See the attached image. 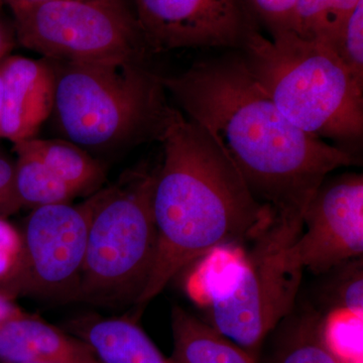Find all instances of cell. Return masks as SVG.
Segmentation results:
<instances>
[{"label": "cell", "instance_id": "5b68a950", "mask_svg": "<svg viewBox=\"0 0 363 363\" xmlns=\"http://www.w3.org/2000/svg\"><path fill=\"white\" fill-rule=\"evenodd\" d=\"M156 176L157 169L131 172L97 193L74 300L107 304L140 297L156 257Z\"/></svg>", "mask_w": 363, "mask_h": 363}, {"label": "cell", "instance_id": "52a82bcc", "mask_svg": "<svg viewBox=\"0 0 363 363\" xmlns=\"http://www.w3.org/2000/svg\"><path fill=\"white\" fill-rule=\"evenodd\" d=\"M11 13L16 40L51 61H143L147 49L126 0H54Z\"/></svg>", "mask_w": 363, "mask_h": 363}, {"label": "cell", "instance_id": "44dd1931", "mask_svg": "<svg viewBox=\"0 0 363 363\" xmlns=\"http://www.w3.org/2000/svg\"><path fill=\"white\" fill-rule=\"evenodd\" d=\"M23 238L4 217H0V286H6L20 267Z\"/></svg>", "mask_w": 363, "mask_h": 363}, {"label": "cell", "instance_id": "d6986e66", "mask_svg": "<svg viewBox=\"0 0 363 363\" xmlns=\"http://www.w3.org/2000/svg\"><path fill=\"white\" fill-rule=\"evenodd\" d=\"M318 292L322 309L332 313L362 315L363 309L362 257L350 260L324 272Z\"/></svg>", "mask_w": 363, "mask_h": 363}, {"label": "cell", "instance_id": "ac0fdd59", "mask_svg": "<svg viewBox=\"0 0 363 363\" xmlns=\"http://www.w3.org/2000/svg\"><path fill=\"white\" fill-rule=\"evenodd\" d=\"M360 0H295L293 32L330 45Z\"/></svg>", "mask_w": 363, "mask_h": 363}, {"label": "cell", "instance_id": "8992f818", "mask_svg": "<svg viewBox=\"0 0 363 363\" xmlns=\"http://www.w3.org/2000/svg\"><path fill=\"white\" fill-rule=\"evenodd\" d=\"M302 228L274 216L250 243L235 276L206 298L203 320L257 362L267 336L297 302L304 269L293 245Z\"/></svg>", "mask_w": 363, "mask_h": 363}, {"label": "cell", "instance_id": "277c9868", "mask_svg": "<svg viewBox=\"0 0 363 363\" xmlns=\"http://www.w3.org/2000/svg\"><path fill=\"white\" fill-rule=\"evenodd\" d=\"M48 61L56 80L52 112L67 140L108 150L157 138L169 105L159 74L143 61Z\"/></svg>", "mask_w": 363, "mask_h": 363}, {"label": "cell", "instance_id": "cb8c5ba5", "mask_svg": "<svg viewBox=\"0 0 363 363\" xmlns=\"http://www.w3.org/2000/svg\"><path fill=\"white\" fill-rule=\"evenodd\" d=\"M16 298L18 297L11 291L7 290L4 286H0V326L6 323L7 320L23 311L16 305Z\"/></svg>", "mask_w": 363, "mask_h": 363}, {"label": "cell", "instance_id": "d4e9b609", "mask_svg": "<svg viewBox=\"0 0 363 363\" xmlns=\"http://www.w3.org/2000/svg\"><path fill=\"white\" fill-rule=\"evenodd\" d=\"M13 23H9L0 16V62L13 50L16 43Z\"/></svg>", "mask_w": 363, "mask_h": 363}, {"label": "cell", "instance_id": "7c38bea8", "mask_svg": "<svg viewBox=\"0 0 363 363\" xmlns=\"http://www.w3.org/2000/svg\"><path fill=\"white\" fill-rule=\"evenodd\" d=\"M89 345L35 315L21 311L0 326V363H90Z\"/></svg>", "mask_w": 363, "mask_h": 363}, {"label": "cell", "instance_id": "4316f807", "mask_svg": "<svg viewBox=\"0 0 363 363\" xmlns=\"http://www.w3.org/2000/svg\"><path fill=\"white\" fill-rule=\"evenodd\" d=\"M2 88H4V84H2L1 73H0V123H1L2 111Z\"/></svg>", "mask_w": 363, "mask_h": 363}, {"label": "cell", "instance_id": "9a60e30c", "mask_svg": "<svg viewBox=\"0 0 363 363\" xmlns=\"http://www.w3.org/2000/svg\"><path fill=\"white\" fill-rule=\"evenodd\" d=\"M176 363H259L201 318L176 306L172 311Z\"/></svg>", "mask_w": 363, "mask_h": 363}, {"label": "cell", "instance_id": "3957f363", "mask_svg": "<svg viewBox=\"0 0 363 363\" xmlns=\"http://www.w3.org/2000/svg\"><path fill=\"white\" fill-rule=\"evenodd\" d=\"M267 39L257 30L242 45L255 81L297 128L337 143L359 142L363 133V84L330 45L292 30Z\"/></svg>", "mask_w": 363, "mask_h": 363}, {"label": "cell", "instance_id": "7402d4cb", "mask_svg": "<svg viewBox=\"0 0 363 363\" xmlns=\"http://www.w3.org/2000/svg\"><path fill=\"white\" fill-rule=\"evenodd\" d=\"M250 1L259 16L269 25L272 35L293 30L295 0H250Z\"/></svg>", "mask_w": 363, "mask_h": 363}, {"label": "cell", "instance_id": "484cf974", "mask_svg": "<svg viewBox=\"0 0 363 363\" xmlns=\"http://www.w3.org/2000/svg\"><path fill=\"white\" fill-rule=\"evenodd\" d=\"M54 1V0H0V6H6L11 11L16 9L33 6V4H44V2Z\"/></svg>", "mask_w": 363, "mask_h": 363}, {"label": "cell", "instance_id": "9c48e42d", "mask_svg": "<svg viewBox=\"0 0 363 363\" xmlns=\"http://www.w3.org/2000/svg\"><path fill=\"white\" fill-rule=\"evenodd\" d=\"M147 49H241L255 30L241 0H131Z\"/></svg>", "mask_w": 363, "mask_h": 363}, {"label": "cell", "instance_id": "ffe728a7", "mask_svg": "<svg viewBox=\"0 0 363 363\" xmlns=\"http://www.w3.org/2000/svg\"><path fill=\"white\" fill-rule=\"evenodd\" d=\"M330 45L353 77L363 84V0L358 2Z\"/></svg>", "mask_w": 363, "mask_h": 363}, {"label": "cell", "instance_id": "30bf717a", "mask_svg": "<svg viewBox=\"0 0 363 363\" xmlns=\"http://www.w3.org/2000/svg\"><path fill=\"white\" fill-rule=\"evenodd\" d=\"M303 269L322 274L363 255V177L343 174L322 182L306 207L294 242Z\"/></svg>", "mask_w": 363, "mask_h": 363}, {"label": "cell", "instance_id": "2e32d148", "mask_svg": "<svg viewBox=\"0 0 363 363\" xmlns=\"http://www.w3.org/2000/svg\"><path fill=\"white\" fill-rule=\"evenodd\" d=\"M16 154L35 157L78 194L92 190L104 180L101 164L68 140H32L14 145Z\"/></svg>", "mask_w": 363, "mask_h": 363}, {"label": "cell", "instance_id": "6da1fadb", "mask_svg": "<svg viewBox=\"0 0 363 363\" xmlns=\"http://www.w3.org/2000/svg\"><path fill=\"white\" fill-rule=\"evenodd\" d=\"M166 92L191 121L228 155L255 197L278 218L303 222L306 207L332 172L357 164L291 123L255 81L241 54L196 62L160 75Z\"/></svg>", "mask_w": 363, "mask_h": 363}, {"label": "cell", "instance_id": "8fae6325", "mask_svg": "<svg viewBox=\"0 0 363 363\" xmlns=\"http://www.w3.org/2000/svg\"><path fill=\"white\" fill-rule=\"evenodd\" d=\"M2 111L0 138L16 145L35 138L55 104V73L47 59L6 57L0 62Z\"/></svg>", "mask_w": 363, "mask_h": 363}, {"label": "cell", "instance_id": "4fadbf2b", "mask_svg": "<svg viewBox=\"0 0 363 363\" xmlns=\"http://www.w3.org/2000/svg\"><path fill=\"white\" fill-rule=\"evenodd\" d=\"M259 363H343L328 335V321L309 303L296 302L267 336Z\"/></svg>", "mask_w": 363, "mask_h": 363}, {"label": "cell", "instance_id": "ba28073f", "mask_svg": "<svg viewBox=\"0 0 363 363\" xmlns=\"http://www.w3.org/2000/svg\"><path fill=\"white\" fill-rule=\"evenodd\" d=\"M97 198L96 193L81 204L33 208L21 231L20 267L4 288L16 297L74 300Z\"/></svg>", "mask_w": 363, "mask_h": 363}, {"label": "cell", "instance_id": "603a6c76", "mask_svg": "<svg viewBox=\"0 0 363 363\" xmlns=\"http://www.w3.org/2000/svg\"><path fill=\"white\" fill-rule=\"evenodd\" d=\"M14 177V164L7 161L6 157H0V217L4 218L21 208L16 197Z\"/></svg>", "mask_w": 363, "mask_h": 363}, {"label": "cell", "instance_id": "5bb4252c", "mask_svg": "<svg viewBox=\"0 0 363 363\" xmlns=\"http://www.w3.org/2000/svg\"><path fill=\"white\" fill-rule=\"evenodd\" d=\"M71 330L102 363H176L128 318H87L72 324Z\"/></svg>", "mask_w": 363, "mask_h": 363}, {"label": "cell", "instance_id": "7a4b0ae2", "mask_svg": "<svg viewBox=\"0 0 363 363\" xmlns=\"http://www.w3.org/2000/svg\"><path fill=\"white\" fill-rule=\"evenodd\" d=\"M156 140L164 152L152 194L156 257L138 307L196 259L250 247L276 216L220 145L180 109L168 107Z\"/></svg>", "mask_w": 363, "mask_h": 363}, {"label": "cell", "instance_id": "83f0119b", "mask_svg": "<svg viewBox=\"0 0 363 363\" xmlns=\"http://www.w3.org/2000/svg\"><path fill=\"white\" fill-rule=\"evenodd\" d=\"M90 363H102V362H99V360L96 359V360H94V362H90Z\"/></svg>", "mask_w": 363, "mask_h": 363}, {"label": "cell", "instance_id": "e0dca14e", "mask_svg": "<svg viewBox=\"0 0 363 363\" xmlns=\"http://www.w3.org/2000/svg\"><path fill=\"white\" fill-rule=\"evenodd\" d=\"M16 167V197L21 207L33 208L70 203L79 195L35 157L18 154Z\"/></svg>", "mask_w": 363, "mask_h": 363}]
</instances>
